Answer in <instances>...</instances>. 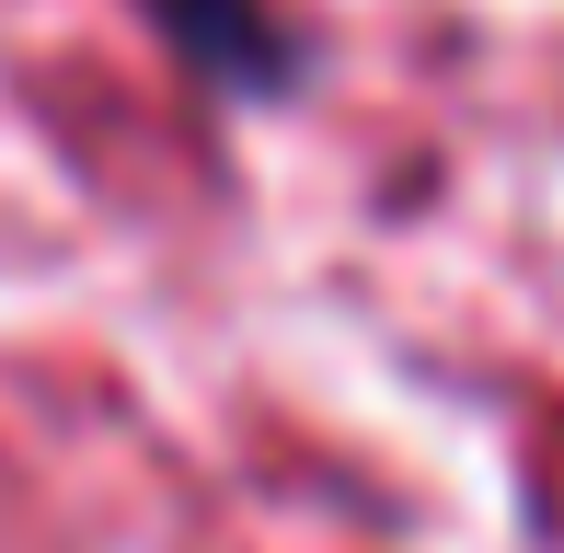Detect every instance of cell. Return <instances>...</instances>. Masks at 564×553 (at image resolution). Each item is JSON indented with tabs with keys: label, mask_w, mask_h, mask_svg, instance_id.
Segmentation results:
<instances>
[{
	"label": "cell",
	"mask_w": 564,
	"mask_h": 553,
	"mask_svg": "<svg viewBox=\"0 0 564 553\" xmlns=\"http://www.w3.org/2000/svg\"><path fill=\"white\" fill-rule=\"evenodd\" d=\"M253 12H265V0H173V35H185L219 82H289V46Z\"/></svg>",
	"instance_id": "cell-1"
}]
</instances>
